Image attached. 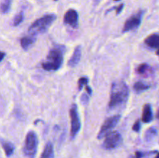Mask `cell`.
<instances>
[{
	"label": "cell",
	"mask_w": 159,
	"mask_h": 158,
	"mask_svg": "<svg viewBox=\"0 0 159 158\" xmlns=\"http://www.w3.org/2000/svg\"><path fill=\"white\" fill-rule=\"evenodd\" d=\"M81 57H82V49H81V46H77L75 48V50L73 52L72 56H71V58L68 60V66L71 67V68H75L79 63V61H80Z\"/></svg>",
	"instance_id": "10"
},
{
	"label": "cell",
	"mask_w": 159,
	"mask_h": 158,
	"mask_svg": "<svg viewBox=\"0 0 159 158\" xmlns=\"http://www.w3.org/2000/svg\"><path fill=\"white\" fill-rule=\"evenodd\" d=\"M129 93L128 86L124 81L113 82L110 90L109 108L113 109L125 105L128 100Z\"/></svg>",
	"instance_id": "1"
},
{
	"label": "cell",
	"mask_w": 159,
	"mask_h": 158,
	"mask_svg": "<svg viewBox=\"0 0 159 158\" xmlns=\"http://www.w3.org/2000/svg\"><path fill=\"white\" fill-rule=\"evenodd\" d=\"M70 119H71V139H74L76 135L79 133L81 129V121L79 117V112H78V107L75 104L71 105L69 111Z\"/></svg>",
	"instance_id": "5"
},
{
	"label": "cell",
	"mask_w": 159,
	"mask_h": 158,
	"mask_svg": "<svg viewBox=\"0 0 159 158\" xmlns=\"http://www.w3.org/2000/svg\"><path fill=\"white\" fill-rule=\"evenodd\" d=\"M54 147L51 142L47 143L40 158H54Z\"/></svg>",
	"instance_id": "14"
},
{
	"label": "cell",
	"mask_w": 159,
	"mask_h": 158,
	"mask_svg": "<svg viewBox=\"0 0 159 158\" xmlns=\"http://www.w3.org/2000/svg\"><path fill=\"white\" fill-rule=\"evenodd\" d=\"M54 1H57V0H54Z\"/></svg>",
	"instance_id": "31"
},
{
	"label": "cell",
	"mask_w": 159,
	"mask_h": 158,
	"mask_svg": "<svg viewBox=\"0 0 159 158\" xmlns=\"http://www.w3.org/2000/svg\"><path fill=\"white\" fill-rule=\"evenodd\" d=\"M81 102H82V103L83 105H87L89 103V98L87 96L86 94H83L82 95V97H81Z\"/></svg>",
	"instance_id": "23"
},
{
	"label": "cell",
	"mask_w": 159,
	"mask_h": 158,
	"mask_svg": "<svg viewBox=\"0 0 159 158\" xmlns=\"http://www.w3.org/2000/svg\"><path fill=\"white\" fill-rule=\"evenodd\" d=\"M85 89H86V91H87V93L89 94V95H91V94H92V88H90V87L88 85L85 86Z\"/></svg>",
	"instance_id": "25"
},
{
	"label": "cell",
	"mask_w": 159,
	"mask_h": 158,
	"mask_svg": "<svg viewBox=\"0 0 159 158\" xmlns=\"http://www.w3.org/2000/svg\"><path fill=\"white\" fill-rule=\"evenodd\" d=\"M144 43L147 45L148 47L152 49L158 50L159 47V36L158 33H153L148 37L144 40Z\"/></svg>",
	"instance_id": "12"
},
{
	"label": "cell",
	"mask_w": 159,
	"mask_h": 158,
	"mask_svg": "<svg viewBox=\"0 0 159 158\" xmlns=\"http://www.w3.org/2000/svg\"><path fill=\"white\" fill-rule=\"evenodd\" d=\"M115 2H119V1H120V0H114Z\"/></svg>",
	"instance_id": "30"
},
{
	"label": "cell",
	"mask_w": 159,
	"mask_h": 158,
	"mask_svg": "<svg viewBox=\"0 0 159 158\" xmlns=\"http://www.w3.org/2000/svg\"><path fill=\"white\" fill-rule=\"evenodd\" d=\"M124 4H120V6H116V7H113L112 9H115V10H116V15H119V14L122 12L123 9H124Z\"/></svg>",
	"instance_id": "24"
},
{
	"label": "cell",
	"mask_w": 159,
	"mask_h": 158,
	"mask_svg": "<svg viewBox=\"0 0 159 158\" xmlns=\"http://www.w3.org/2000/svg\"><path fill=\"white\" fill-rule=\"evenodd\" d=\"M35 41L36 35L31 34V35L26 36V37L21 38V40H20V45H21L22 48H23L24 50H27L29 49L30 46H32Z\"/></svg>",
	"instance_id": "13"
},
{
	"label": "cell",
	"mask_w": 159,
	"mask_h": 158,
	"mask_svg": "<svg viewBox=\"0 0 159 158\" xmlns=\"http://www.w3.org/2000/svg\"><path fill=\"white\" fill-rule=\"evenodd\" d=\"M56 15L54 14H47L40 18L37 19L34 22L28 29V31L31 34L37 35V33H43L47 32L52 23L55 21Z\"/></svg>",
	"instance_id": "3"
},
{
	"label": "cell",
	"mask_w": 159,
	"mask_h": 158,
	"mask_svg": "<svg viewBox=\"0 0 159 158\" xmlns=\"http://www.w3.org/2000/svg\"><path fill=\"white\" fill-rule=\"evenodd\" d=\"M155 158H158V154H157L156 155V156H155Z\"/></svg>",
	"instance_id": "29"
},
{
	"label": "cell",
	"mask_w": 159,
	"mask_h": 158,
	"mask_svg": "<svg viewBox=\"0 0 159 158\" xmlns=\"http://www.w3.org/2000/svg\"><path fill=\"white\" fill-rule=\"evenodd\" d=\"M63 22L65 25L70 26L71 27L78 28L79 26V14L75 9H68L64 15Z\"/></svg>",
	"instance_id": "9"
},
{
	"label": "cell",
	"mask_w": 159,
	"mask_h": 158,
	"mask_svg": "<svg viewBox=\"0 0 159 158\" xmlns=\"http://www.w3.org/2000/svg\"><path fill=\"white\" fill-rule=\"evenodd\" d=\"M141 120H138L134 124L133 127H132V129L134 132H137V133H139L141 131Z\"/></svg>",
	"instance_id": "22"
},
{
	"label": "cell",
	"mask_w": 159,
	"mask_h": 158,
	"mask_svg": "<svg viewBox=\"0 0 159 158\" xmlns=\"http://www.w3.org/2000/svg\"><path fill=\"white\" fill-rule=\"evenodd\" d=\"M153 112H152V105L147 103L143 107V112L141 120L144 123H149L153 120Z\"/></svg>",
	"instance_id": "11"
},
{
	"label": "cell",
	"mask_w": 159,
	"mask_h": 158,
	"mask_svg": "<svg viewBox=\"0 0 159 158\" xmlns=\"http://www.w3.org/2000/svg\"><path fill=\"white\" fill-rule=\"evenodd\" d=\"M120 115H115V116H111V117L106 119V121L101 126L99 133H98V139H100L103 138L107 133H110L114 127H116V125H117L118 122L120 120Z\"/></svg>",
	"instance_id": "8"
},
{
	"label": "cell",
	"mask_w": 159,
	"mask_h": 158,
	"mask_svg": "<svg viewBox=\"0 0 159 158\" xmlns=\"http://www.w3.org/2000/svg\"><path fill=\"white\" fill-rule=\"evenodd\" d=\"M157 135H158V129H156V127H150L145 132L144 139L146 141H150L156 137Z\"/></svg>",
	"instance_id": "17"
},
{
	"label": "cell",
	"mask_w": 159,
	"mask_h": 158,
	"mask_svg": "<svg viewBox=\"0 0 159 158\" xmlns=\"http://www.w3.org/2000/svg\"><path fill=\"white\" fill-rule=\"evenodd\" d=\"M23 19H24V15H23V12L17 14V15L14 17L13 20H12V26H19V25L23 21Z\"/></svg>",
	"instance_id": "19"
},
{
	"label": "cell",
	"mask_w": 159,
	"mask_h": 158,
	"mask_svg": "<svg viewBox=\"0 0 159 158\" xmlns=\"http://www.w3.org/2000/svg\"><path fill=\"white\" fill-rule=\"evenodd\" d=\"M102 147L106 150H113L117 147L122 141V136L118 131H110L105 136Z\"/></svg>",
	"instance_id": "6"
},
{
	"label": "cell",
	"mask_w": 159,
	"mask_h": 158,
	"mask_svg": "<svg viewBox=\"0 0 159 158\" xmlns=\"http://www.w3.org/2000/svg\"><path fill=\"white\" fill-rule=\"evenodd\" d=\"M149 88H150V85H146V84L143 83L142 81H138L134 85V89L138 93L142 92V91H146V90L149 89Z\"/></svg>",
	"instance_id": "18"
},
{
	"label": "cell",
	"mask_w": 159,
	"mask_h": 158,
	"mask_svg": "<svg viewBox=\"0 0 159 158\" xmlns=\"http://www.w3.org/2000/svg\"><path fill=\"white\" fill-rule=\"evenodd\" d=\"M144 14V10H139L137 13L134 14L133 15L127 19L124 23V28H123V33L129 32V31L136 29L141 26L142 17Z\"/></svg>",
	"instance_id": "7"
},
{
	"label": "cell",
	"mask_w": 159,
	"mask_h": 158,
	"mask_svg": "<svg viewBox=\"0 0 159 158\" xmlns=\"http://www.w3.org/2000/svg\"><path fill=\"white\" fill-rule=\"evenodd\" d=\"M142 153L141 152H139V151H137L136 153H135V156H136V158H141V156H142Z\"/></svg>",
	"instance_id": "26"
},
{
	"label": "cell",
	"mask_w": 159,
	"mask_h": 158,
	"mask_svg": "<svg viewBox=\"0 0 159 158\" xmlns=\"http://www.w3.org/2000/svg\"><path fill=\"white\" fill-rule=\"evenodd\" d=\"M148 68V65L147 64H141V65L138 66L137 71H138V73H139V74H144V73L146 72V71H147Z\"/></svg>",
	"instance_id": "21"
},
{
	"label": "cell",
	"mask_w": 159,
	"mask_h": 158,
	"mask_svg": "<svg viewBox=\"0 0 159 158\" xmlns=\"http://www.w3.org/2000/svg\"><path fill=\"white\" fill-rule=\"evenodd\" d=\"M2 148L4 150L5 153L7 156H12V153H13L14 150H15V147H14L13 144L10 142H8V141L2 140Z\"/></svg>",
	"instance_id": "15"
},
{
	"label": "cell",
	"mask_w": 159,
	"mask_h": 158,
	"mask_svg": "<svg viewBox=\"0 0 159 158\" xmlns=\"http://www.w3.org/2000/svg\"><path fill=\"white\" fill-rule=\"evenodd\" d=\"M5 56H6V54H5L4 52H2V51H0V62L3 60V58L5 57Z\"/></svg>",
	"instance_id": "27"
},
{
	"label": "cell",
	"mask_w": 159,
	"mask_h": 158,
	"mask_svg": "<svg viewBox=\"0 0 159 158\" xmlns=\"http://www.w3.org/2000/svg\"><path fill=\"white\" fill-rule=\"evenodd\" d=\"M100 1L101 0H95V3H96V4H98V3H99Z\"/></svg>",
	"instance_id": "28"
},
{
	"label": "cell",
	"mask_w": 159,
	"mask_h": 158,
	"mask_svg": "<svg viewBox=\"0 0 159 158\" xmlns=\"http://www.w3.org/2000/svg\"><path fill=\"white\" fill-rule=\"evenodd\" d=\"M38 147V139L37 136L34 131H29L25 138L24 146H23V153L27 158H34L37 152Z\"/></svg>",
	"instance_id": "4"
},
{
	"label": "cell",
	"mask_w": 159,
	"mask_h": 158,
	"mask_svg": "<svg viewBox=\"0 0 159 158\" xmlns=\"http://www.w3.org/2000/svg\"><path fill=\"white\" fill-rule=\"evenodd\" d=\"M65 46L63 45H54L51 48L47 57L46 61L42 63V68L47 71H56L60 69L63 64Z\"/></svg>",
	"instance_id": "2"
},
{
	"label": "cell",
	"mask_w": 159,
	"mask_h": 158,
	"mask_svg": "<svg viewBox=\"0 0 159 158\" xmlns=\"http://www.w3.org/2000/svg\"><path fill=\"white\" fill-rule=\"evenodd\" d=\"M12 0H2L0 3V12L6 14L9 12L12 6Z\"/></svg>",
	"instance_id": "16"
},
{
	"label": "cell",
	"mask_w": 159,
	"mask_h": 158,
	"mask_svg": "<svg viewBox=\"0 0 159 158\" xmlns=\"http://www.w3.org/2000/svg\"><path fill=\"white\" fill-rule=\"evenodd\" d=\"M89 83V79L86 77H82L79 78V81H78V85H79V90L81 91L84 86H86Z\"/></svg>",
	"instance_id": "20"
}]
</instances>
